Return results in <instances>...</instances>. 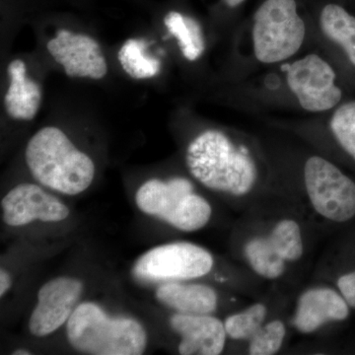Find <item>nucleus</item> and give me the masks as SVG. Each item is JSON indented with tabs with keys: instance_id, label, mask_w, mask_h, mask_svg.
<instances>
[{
	"instance_id": "nucleus-1",
	"label": "nucleus",
	"mask_w": 355,
	"mask_h": 355,
	"mask_svg": "<svg viewBox=\"0 0 355 355\" xmlns=\"http://www.w3.org/2000/svg\"><path fill=\"white\" fill-rule=\"evenodd\" d=\"M187 165L195 179L211 190L241 197L252 191L258 172L246 147L236 146L218 130H207L191 142Z\"/></svg>"
},
{
	"instance_id": "nucleus-2",
	"label": "nucleus",
	"mask_w": 355,
	"mask_h": 355,
	"mask_svg": "<svg viewBox=\"0 0 355 355\" xmlns=\"http://www.w3.org/2000/svg\"><path fill=\"white\" fill-rule=\"evenodd\" d=\"M26 162L40 184L64 195L87 190L95 176V165L60 128H42L26 148Z\"/></svg>"
},
{
	"instance_id": "nucleus-3",
	"label": "nucleus",
	"mask_w": 355,
	"mask_h": 355,
	"mask_svg": "<svg viewBox=\"0 0 355 355\" xmlns=\"http://www.w3.org/2000/svg\"><path fill=\"white\" fill-rule=\"evenodd\" d=\"M67 340L78 352L93 355H140L147 335L132 318L110 317L95 303L77 306L67 324Z\"/></svg>"
},
{
	"instance_id": "nucleus-4",
	"label": "nucleus",
	"mask_w": 355,
	"mask_h": 355,
	"mask_svg": "<svg viewBox=\"0 0 355 355\" xmlns=\"http://www.w3.org/2000/svg\"><path fill=\"white\" fill-rule=\"evenodd\" d=\"M137 207L148 216L158 217L184 232L200 230L211 216V207L193 191V184L184 178L169 181L149 180L135 195Z\"/></svg>"
},
{
	"instance_id": "nucleus-5",
	"label": "nucleus",
	"mask_w": 355,
	"mask_h": 355,
	"mask_svg": "<svg viewBox=\"0 0 355 355\" xmlns=\"http://www.w3.org/2000/svg\"><path fill=\"white\" fill-rule=\"evenodd\" d=\"M252 37L254 58L261 64H279L295 55L306 37L295 0H266L254 13Z\"/></svg>"
},
{
	"instance_id": "nucleus-6",
	"label": "nucleus",
	"mask_w": 355,
	"mask_h": 355,
	"mask_svg": "<svg viewBox=\"0 0 355 355\" xmlns=\"http://www.w3.org/2000/svg\"><path fill=\"white\" fill-rule=\"evenodd\" d=\"M308 197L315 210L335 222L355 216V184L336 166L320 156L308 159L304 167Z\"/></svg>"
},
{
	"instance_id": "nucleus-7",
	"label": "nucleus",
	"mask_w": 355,
	"mask_h": 355,
	"mask_svg": "<svg viewBox=\"0 0 355 355\" xmlns=\"http://www.w3.org/2000/svg\"><path fill=\"white\" fill-rule=\"evenodd\" d=\"M214 266L211 254L191 243L177 242L149 250L135 263L137 279L153 282L198 279Z\"/></svg>"
},
{
	"instance_id": "nucleus-8",
	"label": "nucleus",
	"mask_w": 355,
	"mask_h": 355,
	"mask_svg": "<svg viewBox=\"0 0 355 355\" xmlns=\"http://www.w3.org/2000/svg\"><path fill=\"white\" fill-rule=\"evenodd\" d=\"M336 72L320 55L311 53L287 69V85L296 99L311 113H323L335 108L343 92L336 84Z\"/></svg>"
},
{
	"instance_id": "nucleus-9",
	"label": "nucleus",
	"mask_w": 355,
	"mask_h": 355,
	"mask_svg": "<svg viewBox=\"0 0 355 355\" xmlns=\"http://www.w3.org/2000/svg\"><path fill=\"white\" fill-rule=\"evenodd\" d=\"M250 266L261 277L279 279L286 270V261H295L302 257L303 241L297 222L279 221L268 237H256L245 246Z\"/></svg>"
},
{
	"instance_id": "nucleus-10",
	"label": "nucleus",
	"mask_w": 355,
	"mask_h": 355,
	"mask_svg": "<svg viewBox=\"0 0 355 355\" xmlns=\"http://www.w3.org/2000/svg\"><path fill=\"white\" fill-rule=\"evenodd\" d=\"M83 291V282L72 277H58L41 287L38 303L29 321L33 336H46L69 321Z\"/></svg>"
},
{
	"instance_id": "nucleus-11",
	"label": "nucleus",
	"mask_w": 355,
	"mask_h": 355,
	"mask_svg": "<svg viewBox=\"0 0 355 355\" xmlns=\"http://www.w3.org/2000/svg\"><path fill=\"white\" fill-rule=\"evenodd\" d=\"M2 218L7 225L24 226L35 220L60 222L69 209L55 196L34 184H21L2 198Z\"/></svg>"
},
{
	"instance_id": "nucleus-12",
	"label": "nucleus",
	"mask_w": 355,
	"mask_h": 355,
	"mask_svg": "<svg viewBox=\"0 0 355 355\" xmlns=\"http://www.w3.org/2000/svg\"><path fill=\"white\" fill-rule=\"evenodd\" d=\"M170 324L182 336L180 354L218 355L224 349L227 335L225 326L209 314L177 313L170 319Z\"/></svg>"
},
{
	"instance_id": "nucleus-13",
	"label": "nucleus",
	"mask_w": 355,
	"mask_h": 355,
	"mask_svg": "<svg viewBox=\"0 0 355 355\" xmlns=\"http://www.w3.org/2000/svg\"><path fill=\"white\" fill-rule=\"evenodd\" d=\"M349 306L343 296L333 289H310L299 298L294 326L301 333H313L328 322L347 319Z\"/></svg>"
},
{
	"instance_id": "nucleus-14",
	"label": "nucleus",
	"mask_w": 355,
	"mask_h": 355,
	"mask_svg": "<svg viewBox=\"0 0 355 355\" xmlns=\"http://www.w3.org/2000/svg\"><path fill=\"white\" fill-rule=\"evenodd\" d=\"M156 298L172 309L184 314L207 315L217 308V294L203 284L164 282L156 291Z\"/></svg>"
},
{
	"instance_id": "nucleus-15",
	"label": "nucleus",
	"mask_w": 355,
	"mask_h": 355,
	"mask_svg": "<svg viewBox=\"0 0 355 355\" xmlns=\"http://www.w3.org/2000/svg\"><path fill=\"white\" fill-rule=\"evenodd\" d=\"M322 31L331 41L342 46L355 67V17L342 6L328 4L320 15Z\"/></svg>"
},
{
	"instance_id": "nucleus-16",
	"label": "nucleus",
	"mask_w": 355,
	"mask_h": 355,
	"mask_svg": "<svg viewBox=\"0 0 355 355\" xmlns=\"http://www.w3.org/2000/svg\"><path fill=\"white\" fill-rule=\"evenodd\" d=\"M164 23L169 32L178 40L180 49L187 60L193 62L205 51L202 27L189 16L172 11L166 15Z\"/></svg>"
},
{
	"instance_id": "nucleus-17",
	"label": "nucleus",
	"mask_w": 355,
	"mask_h": 355,
	"mask_svg": "<svg viewBox=\"0 0 355 355\" xmlns=\"http://www.w3.org/2000/svg\"><path fill=\"white\" fill-rule=\"evenodd\" d=\"M146 41L128 40L119 51V60L127 73L135 79L150 78L160 71L157 58L146 55Z\"/></svg>"
},
{
	"instance_id": "nucleus-18",
	"label": "nucleus",
	"mask_w": 355,
	"mask_h": 355,
	"mask_svg": "<svg viewBox=\"0 0 355 355\" xmlns=\"http://www.w3.org/2000/svg\"><path fill=\"white\" fill-rule=\"evenodd\" d=\"M266 317L265 305L258 303L251 306L244 312L232 315L225 320L226 333L234 340H249L263 327Z\"/></svg>"
},
{
	"instance_id": "nucleus-19",
	"label": "nucleus",
	"mask_w": 355,
	"mask_h": 355,
	"mask_svg": "<svg viewBox=\"0 0 355 355\" xmlns=\"http://www.w3.org/2000/svg\"><path fill=\"white\" fill-rule=\"evenodd\" d=\"M330 125L338 144L355 160V101L338 107L331 116Z\"/></svg>"
},
{
	"instance_id": "nucleus-20",
	"label": "nucleus",
	"mask_w": 355,
	"mask_h": 355,
	"mask_svg": "<svg viewBox=\"0 0 355 355\" xmlns=\"http://www.w3.org/2000/svg\"><path fill=\"white\" fill-rule=\"evenodd\" d=\"M286 327L279 320L270 322L251 338L249 352L252 355H272L282 347L286 338Z\"/></svg>"
},
{
	"instance_id": "nucleus-21",
	"label": "nucleus",
	"mask_w": 355,
	"mask_h": 355,
	"mask_svg": "<svg viewBox=\"0 0 355 355\" xmlns=\"http://www.w3.org/2000/svg\"><path fill=\"white\" fill-rule=\"evenodd\" d=\"M338 286L347 304L355 308V272L340 277L338 280Z\"/></svg>"
},
{
	"instance_id": "nucleus-22",
	"label": "nucleus",
	"mask_w": 355,
	"mask_h": 355,
	"mask_svg": "<svg viewBox=\"0 0 355 355\" xmlns=\"http://www.w3.org/2000/svg\"><path fill=\"white\" fill-rule=\"evenodd\" d=\"M11 284H12V279L10 275L6 270H0V296L1 297H3L6 292L10 289Z\"/></svg>"
},
{
	"instance_id": "nucleus-23",
	"label": "nucleus",
	"mask_w": 355,
	"mask_h": 355,
	"mask_svg": "<svg viewBox=\"0 0 355 355\" xmlns=\"http://www.w3.org/2000/svg\"><path fill=\"white\" fill-rule=\"evenodd\" d=\"M245 0H224L226 4L230 7H236L242 4Z\"/></svg>"
},
{
	"instance_id": "nucleus-24",
	"label": "nucleus",
	"mask_w": 355,
	"mask_h": 355,
	"mask_svg": "<svg viewBox=\"0 0 355 355\" xmlns=\"http://www.w3.org/2000/svg\"><path fill=\"white\" fill-rule=\"evenodd\" d=\"M14 355H30L32 354L31 352H29V350L26 349H17L15 350V352H13Z\"/></svg>"
}]
</instances>
